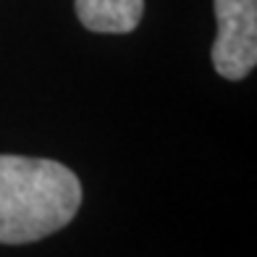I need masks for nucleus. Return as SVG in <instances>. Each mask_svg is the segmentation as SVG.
<instances>
[{
  "label": "nucleus",
  "mask_w": 257,
  "mask_h": 257,
  "mask_svg": "<svg viewBox=\"0 0 257 257\" xmlns=\"http://www.w3.org/2000/svg\"><path fill=\"white\" fill-rule=\"evenodd\" d=\"M81 27L97 34H128L145 16V0H74Z\"/></svg>",
  "instance_id": "obj_3"
},
{
  "label": "nucleus",
  "mask_w": 257,
  "mask_h": 257,
  "mask_svg": "<svg viewBox=\"0 0 257 257\" xmlns=\"http://www.w3.org/2000/svg\"><path fill=\"white\" fill-rule=\"evenodd\" d=\"M218 37L210 61L218 76L247 79L257 66V0H213Z\"/></svg>",
  "instance_id": "obj_2"
},
{
  "label": "nucleus",
  "mask_w": 257,
  "mask_h": 257,
  "mask_svg": "<svg viewBox=\"0 0 257 257\" xmlns=\"http://www.w3.org/2000/svg\"><path fill=\"white\" fill-rule=\"evenodd\" d=\"M79 176L58 160L0 155V244H29L61 231L81 207Z\"/></svg>",
  "instance_id": "obj_1"
}]
</instances>
